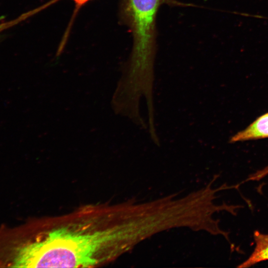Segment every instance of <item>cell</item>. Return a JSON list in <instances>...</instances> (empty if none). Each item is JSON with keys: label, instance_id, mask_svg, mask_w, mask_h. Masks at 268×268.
<instances>
[{"label": "cell", "instance_id": "cell-3", "mask_svg": "<svg viewBox=\"0 0 268 268\" xmlns=\"http://www.w3.org/2000/svg\"><path fill=\"white\" fill-rule=\"evenodd\" d=\"M268 138V113L255 120L244 130L234 134L231 142Z\"/></svg>", "mask_w": 268, "mask_h": 268}, {"label": "cell", "instance_id": "cell-4", "mask_svg": "<svg viewBox=\"0 0 268 268\" xmlns=\"http://www.w3.org/2000/svg\"><path fill=\"white\" fill-rule=\"evenodd\" d=\"M253 236L254 249L248 258L240 264L238 268H249L262 262L268 261V234L257 230L254 232Z\"/></svg>", "mask_w": 268, "mask_h": 268}, {"label": "cell", "instance_id": "cell-1", "mask_svg": "<svg viewBox=\"0 0 268 268\" xmlns=\"http://www.w3.org/2000/svg\"><path fill=\"white\" fill-rule=\"evenodd\" d=\"M143 241L136 201L96 202L62 214L33 218L7 233L10 267L97 268Z\"/></svg>", "mask_w": 268, "mask_h": 268}, {"label": "cell", "instance_id": "cell-6", "mask_svg": "<svg viewBox=\"0 0 268 268\" xmlns=\"http://www.w3.org/2000/svg\"><path fill=\"white\" fill-rule=\"evenodd\" d=\"M73 0L75 3L77 7H80L90 0Z\"/></svg>", "mask_w": 268, "mask_h": 268}, {"label": "cell", "instance_id": "cell-2", "mask_svg": "<svg viewBox=\"0 0 268 268\" xmlns=\"http://www.w3.org/2000/svg\"><path fill=\"white\" fill-rule=\"evenodd\" d=\"M164 0H124V14L134 37L131 58L121 78L132 90L147 92L153 88L155 18Z\"/></svg>", "mask_w": 268, "mask_h": 268}, {"label": "cell", "instance_id": "cell-5", "mask_svg": "<svg viewBox=\"0 0 268 268\" xmlns=\"http://www.w3.org/2000/svg\"><path fill=\"white\" fill-rule=\"evenodd\" d=\"M268 175V166L250 175L245 181H259Z\"/></svg>", "mask_w": 268, "mask_h": 268}]
</instances>
